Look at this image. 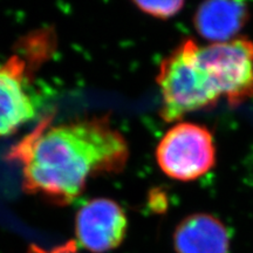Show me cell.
<instances>
[{
  "label": "cell",
  "instance_id": "cell-4",
  "mask_svg": "<svg viewBox=\"0 0 253 253\" xmlns=\"http://www.w3.org/2000/svg\"><path fill=\"white\" fill-rule=\"evenodd\" d=\"M198 60L211 86L230 106L253 96V41L242 38L199 46Z\"/></svg>",
  "mask_w": 253,
  "mask_h": 253
},
{
  "label": "cell",
  "instance_id": "cell-2",
  "mask_svg": "<svg viewBox=\"0 0 253 253\" xmlns=\"http://www.w3.org/2000/svg\"><path fill=\"white\" fill-rule=\"evenodd\" d=\"M198 48L195 40L186 39L161 62L157 82L164 121L176 122L191 112L211 108L220 99L199 63Z\"/></svg>",
  "mask_w": 253,
  "mask_h": 253
},
{
  "label": "cell",
  "instance_id": "cell-7",
  "mask_svg": "<svg viewBox=\"0 0 253 253\" xmlns=\"http://www.w3.org/2000/svg\"><path fill=\"white\" fill-rule=\"evenodd\" d=\"M230 245L225 224L209 213L184 218L173 233L176 253H229Z\"/></svg>",
  "mask_w": 253,
  "mask_h": 253
},
{
  "label": "cell",
  "instance_id": "cell-6",
  "mask_svg": "<svg viewBox=\"0 0 253 253\" xmlns=\"http://www.w3.org/2000/svg\"><path fill=\"white\" fill-rule=\"evenodd\" d=\"M126 227L125 211L116 202L108 198L93 199L77 214V243L89 252H109L122 244Z\"/></svg>",
  "mask_w": 253,
  "mask_h": 253
},
{
  "label": "cell",
  "instance_id": "cell-5",
  "mask_svg": "<svg viewBox=\"0 0 253 253\" xmlns=\"http://www.w3.org/2000/svg\"><path fill=\"white\" fill-rule=\"evenodd\" d=\"M161 170L177 181H195L216 164V147L210 130L190 122L177 123L161 138L156 149Z\"/></svg>",
  "mask_w": 253,
  "mask_h": 253
},
{
  "label": "cell",
  "instance_id": "cell-10",
  "mask_svg": "<svg viewBox=\"0 0 253 253\" xmlns=\"http://www.w3.org/2000/svg\"><path fill=\"white\" fill-rule=\"evenodd\" d=\"M78 243L77 240H71L52 250H43L39 246L32 245L30 248V253H77L78 252Z\"/></svg>",
  "mask_w": 253,
  "mask_h": 253
},
{
  "label": "cell",
  "instance_id": "cell-3",
  "mask_svg": "<svg viewBox=\"0 0 253 253\" xmlns=\"http://www.w3.org/2000/svg\"><path fill=\"white\" fill-rule=\"evenodd\" d=\"M48 40L46 34H37L30 58L27 39L17 54L0 62V137L14 134L36 119L38 100L32 87V66L46 58Z\"/></svg>",
  "mask_w": 253,
  "mask_h": 253
},
{
  "label": "cell",
  "instance_id": "cell-8",
  "mask_svg": "<svg viewBox=\"0 0 253 253\" xmlns=\"http://www.w3.org/2000/svg\"><path fill=\"white\" fill-rule=\"evenodd\" d=\"M248 8L242 1H207L195 14L196 30L211 43L235 39L248 20Z\"/></svg>",
  "mask_w": 253,
  "mask_h": 253
},
{
  "label": "cell",
  "instance_id": "cell-1",
  "mask_svg": "<svg viewBox=\"0 0 253 253\" xmlns=\"http://www.w3.org/2000/svg\"><path fill=\"white\" fill-rule=\"evenodd\" d=\"M128 157L107 116L56 126L45 120L8 154L21 164L25 191L58 204L72 203L95 176L121 171Z\"/></svg>",
  "mask_w": 253,
  "mask_h": 253
},
{
  "label": "cell",
  "instance_id": "cell-9",
  "mask_svg": "<svg viewBox=\"0 0 253 253\" xmlns=\"http://www.w3.org/2000/svg\"><path fill=\"white\" fill-rule=\"evenodd\" d=\"M144 13L151 15L157 19H169L178 13L184 6V2L181 0L173 1H134Z\"/></svg>",
  "mask_w": 253,
  "mask_h": 253
}]
</instances>
